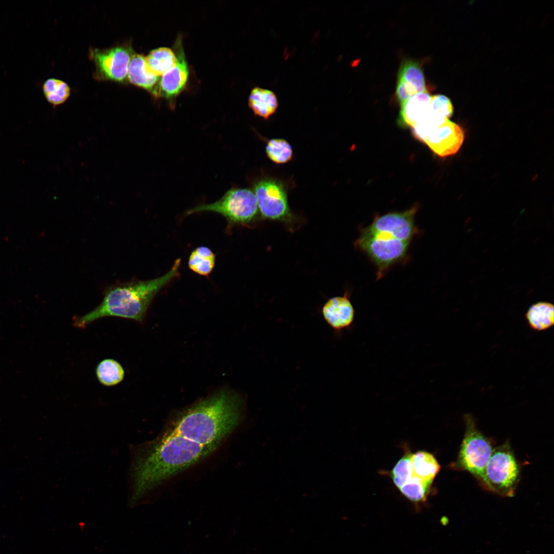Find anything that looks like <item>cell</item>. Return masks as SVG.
Masks as SVG:
<instances>
[{
  "instance_id": "cell-16",
  "label": "cell",
  "mask_w": 554,
  "mask_h": 554,
  "mask_svg": "<svg viewBox=\"0 0 554 554\" xmlns=\"http://www.w3.org/2000/svg\"><path fill=\"white\" fill-rule=\"evenodd\" d=\"M248 104L255 115L267 119L275 112L278 102L272 91L255 87L250 93Z\"/></svg>"
},
{
  "instance_id": "cell-22",
  "label": "cell",
  "mask_w": 554,
  "mask_h": 554,
  "mask_svg": "<svg viewBox=\"0 0 554 554\" xmlns=\"http://www.w3.org/2000/svg\"><path fill=\"white\" fill-rule=\"evenodd\" d=\"M431 483L425 481L412 474L403 486L399 488L402 494L414 503L425 501L430 491Z\"/></svg>"
},
{
  "instance_id": "cell-4",
  "label": "cell",
  "mask_w": 554,
  "mask_h": 554,
  "mask_svg": "<svg viewBox=\"0 0 554 554\" xmlns=\"http://www.w3.org/2000/svg\"><path fill=\"white\" fill-rule=\"evenodd\" d=\"M181 262L180 259L175 260L170 270L160 277L146 281L133 280L108 286L100 304L89 313L75 318L74 325L84 328L94 321L108 316L142 322L156 294L179 275Z\"/></svg>"
},
{
  "instance_id": "cell-11",
  "label": "cell",
  "mask_w": 554,
  "mask_h": 554,
  "mask_svg": "<svg viewBox=\"0 0 554 554\" xmlns=\"http://www.w3.org/2000/svg\"><path fill=\"white\" fill-rule=\"evenodd\" d=\"M174 46L176 63L161 77L160 90V96L167 100L172 107L173 101L184 89L189 75V69L180 37Z\"/></svg>"
},
{
  "instance_id": "cell-1",
  "label": "cell",
  "mask_w": 554,
  "mask_h": 554,
  "mask_svg": "<svg viewBox=\"0 0 554 554\" xmlns=\"http://www.w3.org/2000/svg\"><path fill=\"white\" fill-rule=\"evenodd\" d=\"M166 432L150 442L129 446L127 505L135 507L165 480L205 458L217 447Z\"/></svg>"
},
{
  "instance_id": "cell-23",
  "label": "cell",
  "mask_w": 554,
  "mask_h": 554,
  "mask_svg": "<svg viewBox=\"0 0 554 554\" xmlns=\"http://www.w3.org/2000/svg\"><path fill=\"white\" fill-rule=\"evenodd\" d=\"M44 94L47 101L54 106L64 103L70 95L69 86L54 78L47 80L43 85Z\"/></svg>"
},
{
  "instance_id": "cell-15",
  "label": "cell",
  "mask_w": 554,
  "mask_h": 554,
  "mask_svg": "<svg viewBox=\"0 0 554 554\" xmlns=\"http://www.w3.org/2000/svg\"><path fill=\"white\" fill-rule=\"evenodd\" d=\"M397 88L410 97L427 91L422 66L418 62L406 60L402 62L398 71Z\"/></svg>"
},
{
  "instance_id": "cell-20",
  "label": "cell",
  "mask_w": 554,
  "mask_h": 554,
  "mask_svg": "<svg viewBox=\"0 0 554 554\" xmlns=\"http://www.w3.org/2000/svg\"><path fill=\"white\" fill-rule=\"evenodd\" d=\"M215 263V256L212 251L207 247L200 246L190 253L188 266L194 272L207 276L213 270Z\"/></svg>"
},
{
  "instance_id": "cell-21",
  "label": "cell",
  "mask_w": 554,
  "mask_h": 554,
  "mask_svg": "<svg viewBox=\"0 0 554 554\" xmlns=\"http://www.w3.org/2000/svg\"><path fill=\"white\" fill-rule=\"evenodd\" d=\"M96 374L98 380L102 385L112 386L123 380L125 371L117 361L112 359H106L101 361L97 365Z\"/></svg>"
},
{
  "instance_id": "cell-10",
  "label": "cell",
  "mask_w": 554,
  "mask_h": 554,
  "mask_svg": "<svg viewBox=\"0 0 554 554\" xmlns=\"http://www.w3.org/2000/svg\"><path fill=\"white\" fill-rule=\"evenodd\" d=\"M464 132L458 124L449 119L429 130L421 142L436 155L444 157L456 154L464 140Z\"/></svg>"
},
{
  "instance_id": "cell-5",
  "label": "cell",
  "mask_w": 554,
  "mask_h": 554,
  "mask_svg": "<svg viewBox=\"0 0 554 554\" xmlns=\"http://www.w3.org/2000/svg\"><path fill=\"white\" fill-rule=\"evenodd\" d=\"M520 467L508 443L495 448L486 466L482 484L501 496H514L520 479Z\"/></svg>"
},
{
  "instance_id": "cell-19",
  "label": "cell",
  "mask_w": 554,
  "mask_h": 554,
  "mask_svg": "<svg viewBox=\"0 0 554 554\" xmlns=\"http://www.w3.org/2000/svg\"><path fill=\"white\" fill-rule=\"evenodd\" d=\"M526 318L532 329L538 331L546 329L554 323L553 305L545 302L536 303L529 308Z\"/></svg>"
},
{
  "instance_id": "cell-9",
  "label": "cell",
  "mask_w": 554,
  "mask_h": 554,
  "mask_svg": "<svg viewBox=\"0 0 554 554\" xmlns=\"http://www.w3.org/2000/svg\"><path fill=\"white\" fill-rule=\"evenodd\" d=\"M133 54L131 48L124 46L91 50L90 55L95 64L97 77L125 82L128 80V66Z\"/></svg>"
},
{
  "instance_id": "cell-13",
  "label": "cell",
  "mask_w": 554,
  "mask_h": 554,
  "mask_svg": "<svg viewBox=\"0 0 554 554\" xmlns=\"http://www.w3.org/2000/svg\"><path fill=\"white\" fill-rule=\"evenodd\" d=\"M430 98L427 91L419 93L400 105L398 124L411 129L424 124L431 113Z\"/></svg>"
},
{
  "instance_id": "cell-8",
  "label": "cell",
  "mask_w": 554,
  "mask_h": 554,
  "mask_svg": "<svg viewBox=\"0 0 554 554\" xmlns=\"http://www.w3.org/2000/svg\"><path fill=\"white\" fill-rule=\"evenodd\" d=\"M253 192L263 217L287 222L292 220L286 189L281 181L262 177L255 182Z\"/></svg>"
},
{
  "instance_id": "cell-18",
  "label": "cell",
  "mask_w": 554,
  "mask_h": 554,
  "mask_svg": "<svg viewBox=\"0 0 554 554\" xmlns=\"http://www.w3.org/2000/svg\"><path fill=\"white\" fill-rule=\"evenodd\" d=\"M149 70L153 74L161 76L173 67L176 63L175 52L167 47H161L150 52L145 57Z\"/></svg>"
},
{
  "instance_id": "cell-12",
  "label": "cell",
  "mask_w": 554,
  "mask_h": 554,
  "mask_svg": "<svg viewBox=\"0 0 554 554\" xmlns=\"http://www.w3.org/2000/svg\"><path fill=\"white\" fill-rule=\"evenodd\" d=\"M321 312L335 337L340 338L344 330L353 328L355 311L347 292L343 296L328 299L322 306Z\"/></svg>"
},
{
  "instance_id": "cell-14",
  "label": "cell",
  "mask_w": 554,
  "mask_h": 554,
  "mask_svg": "<svg viewBox=\"0 0 554 554\" xmlns=\"http://www.w3.org/2000/svg\"><path fill=\"white\" fill-rule=\"evenodd\" d=\"M161 78L149 70L145 56L133 54L128 69V80L131 83L146 90L152 96L158 98L160 97Z\"/></svg>"
},
{
  "instance_id": "cell-6",
  "label": "cell",
  "mask_w": 554,
  "mask_h": 554,
  "mask_svg": "<svg viewBox=\"0 0 554 554\" xmlns=\"http://www.w3.org/2000/svg\"><path fill=\"white\" fill-rule=\"evenodd\" d=\"M258 205L254 192L248 188H233L217 201L196 206L186 211L188 215L203 211H212L223 215L229 226L247 225L254 221Z\"/></svg>"
},
{
  "instance_id": "cell-2",
  "label": "cell",
  "mask_w": 554,
  "mask_h": 554,
  "mask_svg": "<svg viewBox=\"0 0 554 554\" xmlns=\"http://www.w3.org/2000/svg\"><path fill=\"white\" fill-rule=\"evenodd\" d=\"M418 209L415 205L404 211L377 216L369 226L360 229L355 246L376 266L377 279L406 257L418 232L414 222Z\"/></svg>"
},
{
  "instance_id": "cell-25",
  "label": "cell",
  "mask_w": 554,
  "mask_h": 554,
  "mask_svg": "<svg viewBox=\"0 0 554 554\" xmlns=\"http://www.w3.org/2000/svg\"><path fill=\"white\" fill-rule=\"evenodd\" d=\"M411 453L407 452L397 463L390 475L395 485L398 488L403 486L412 476L411 463Z\"/></svg>"
},
{
  "instance_id": "cell-24",
  "label": "cell",
  "mask_w": 554,
  "mask_h": 554,
  "mask_svg": "<svg viewBox=\"0 0 554 554\" xmlns=\"http://www.w3.org/2000/svg\"><path fill=\"white\" fill-rule=\"evenodd\" d=\"M268 157L277 164L289 162L293 156V150L290 144L282 138H272L267 141L265 148Z\"/></svg>"
},
{
  "instance_id": "cell-17",
  "label": "cell",
  "mask_w": 554,
  "mask_h": 554,
  "mask_svg": "<svg viewBox=\"0 0 554 554\" xmlns=\"http://www.w3.org/2000/svg\"><path fill=\"white\" fill-rule=\"evenodd\" d=\"M410 460L412 474L432 483L440 469L435 457L427 451H419L411 454Z\"/></svg>"
},
{
  "instance_id": "cell-7",
  "label": "cell",
  "mask_w": 554,
  "mask_h": 554,
  "mask_svg": "<svg viewBox=\"0 0 554 554\" xmlns=\"http://www.w3.org/2000/svg\"><path fill=\"white\" fill-rule=\"evenodd\" d=\"M465 424L466 430L459 454L452 467L470 472L482 483L486 466L493 448L471 418H465Z\"/></svg>"
},
{
  "instance_id": "cell-3",
  "label": "cell",
  "mask_w": 554,
  "mask_h": 554,
  "mask_svg": "<svg viewBox=\"0 0 554 554\" xmlns=\"http://www.w3.org/2000/svg\"><path fill=\"white\" fill-rule=\"evenodd\" d=\"M238 396L222 391L180 414L167 431L204 445H219L236 428L242 416Z\"/></svg>"
},
{
  "instance_id": "cell-26",
  "label": "cell",
  "mask_w": 554,
  "mask_h": 554,
  "mask_svg": "<svg viewBox=\"0 0 554 554\" xmlns=\"http://www.w3.org/2000/svg\"><path fill=\"white\" fill-rule=\"evenodd\" d=\"M430 106L434 112L443 118L449 119L452 114V104L450 100L444 95H431Z\"/></svg>"
}]
</instances>
